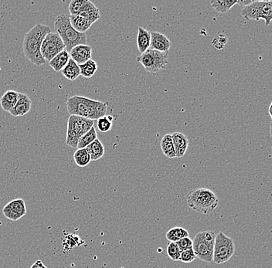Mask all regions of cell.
Instances as JSON below:
<instances>
[{
	"label": "cell",
	"instance_id": "6da1fadb",
	"mask_svg": "<svg viewBox=\"0 0 272 268\" xmlns=\"http://www.w3.org/2000/svg\"><path fill=\"white\" fill-rule=\"evenodd\" d=\"M51 33V28L44 24H37L24 36L23 50L26 58L36 66L44 65L46 60L41 54V46L46 36Z\"/></svg>",
	"mask_w": 272,
	"mask_h": 268
},
{
	"label": "cell",
	"instance_id": "7a4b0ae2",
	"mask_svg": "<svg viewBox=\"0 0 272 268\" xmlns=\"http://www.w3.org/2000/svg\"><path fill=\"white\" fill-rule=\"evenodd\" d=\"M67 107L71 115L95 121L106 116L108 104L75 95L67 99Z\"/></svg>",
	"mask_w": 272,
	"mask_h": 268
},
{
	"label": "cell",
	"instance_id": "3957f363",
	"mask_svg": "<svg viewBox=\"0 0 272 268\" xmlns=\"http://www.w3.org/2000/svg\"><path fill=\"white\" fill-rule=\"evenodd\" d=\"M54 28L56 33L64 42L68 53L76 46L87 44V34L79 33L73 27L69 15H59L55 20Z\"/></svg>",
	"mask_w": 272,
	"mask_h": 268
},
{
	"label": "cell",
	"instance_id": "277c9868",
	"mask_svg": "<svg viewBox=\"0 0 272 268\" xmlns=\"http://www.w3.org/2000/svg\"><path fill=\"white\" fill-rule=\"evenodd\" d=\"M187 200L190 208L204 215L211 214L219 203L216 194L205 188L192 189L188 194Z\"/></svg>",
	"mask_w": 272,
	"mask_h": 268
},
{
	"label": "cell",
	"instance_id": "5b68a950",
	"mask_svg": "<svg viewBox=\"0 0 272 268\" xmlns=\"http://www.w3.org/2000/svg\"><path fill=\"white\" fill-rule=\"evenodd\" d=\"M95 121L82 118V117L71 115L67 122V138L66 143L68 146L78 149V141L83 134L94 127Z\"/></svg>",
	"mask_w": 272,
	"mask_h": 268
},
{
	"label": "cell",
	"instance_id": "8992f818",
	"mask_svg": "<svg viewBox=\"0 0 272 268\" xmlns=\"http://www.w3.org/2000/svg\"><path fill=\"white\" fill-rule=\"evenodd\" d=\"M215 238L216 234L213 231H202L195 236L192 241V250L200 261L212 262Z\"/></svg>",
	"mask_w": 272,
	"mask_h": 268
},
{
	"label": "cell",
	"instance_id": "52a82bcc",
	"mask_svg": "<svg viewBox=\"0 0 272 268\" xmlns=\"http://www.w3.org/2000/svg\"><path fill=\"white\" fill-rule=\"evenodd\" d=\"M168 53L160 52L150 49L138 56L136 60L143 66L145 71L151 74H156L166 69L169 64Z\"/></svg>",
	"mask_w": 272,
	"mask_h": 268
},
{
	"label": "cell",
	"instance_id": "ba28073f",
	"mask_svg": "<svg viewBox=\"0 0 272 268\" xmlns=\"http://www.w3.org/2000/svg\"><path fill=\"white\" fill-rule=\"evenodd\" d=\"M235 254V244L231 238L223 232L217 234L214 243L213 261L217 265H222L231 260Z\"/></svg>",
	"mask_w": 272,
	"mask_h": 268
},
{
	"label": "cell",
	"instance_id": "9c48e42d",
	"mask_svg": "<svg viewBox=\"0 0 272 268\" xmlns=\"http://www.w3.org/2000/svg\"><path fill=\"white\" fill-rule=\"evenodd\" d=\"M242 15L247 20H265V25L269 26L272 21V1H254L242 9Z\"/></svg>",
	"mask_w": 272,
	"mask_h": 268
},
{
	"label": "cell",
	"instance_id": "30bf717a",
	"mask_svg": "<svg viewBox=\"0 0 272 268\" xmlns=\"http://www.w3.org/2000/svg\"><path fill=\"white\" fill-rule=\"evenodd\" d=\"M64 42L56 33H48L43 41L41 46V54L46 61L50 62L52 59L65 50Z\"/></svg>",
	"mask_w": 272,
	"mask_h": 268
},
{
	"label": "cell",
	"instance_id": "8fae6325",
	"mask_svg": "<svg viewBox=\"0 0 272 268\" xmlns=\"http://www.w3.org/2000/svg\"><path fill=\"white\" fill-rule=\"evenodd\" d=\"M2 214L6 219L17 221L27 214L25 201L23 199H13L4 207Z\"/></svg>",
	"mask_w": 272,
	"mask_h": 268
},
{
	"label": "cell",
	"instance_id": "7c38bea8",
	"mask_svg": "<svg viewBox=\"0 0 272 268\" xmlns=\"http://www.w3.org/2000/svg\"><path fill=\"white\" fill-rule=\"evenodd\" d=\"M71 58L74 61L76 62L78 65L83 64L85 62L91 60L92 56V48L91 46L87 44H81V45L76 46L71 50L69 53Z\"/></svg>",
	"mask_w": 272,
	"mask_h": 268
},
{
	"label": "cell",
	"instance_id": "4fadbf2b",
	"mask_svg": "<svg viewBox=\"0 0 272 268\" xmlns=\"http://www.w3.org/2000/svg\"><path fill=\"white\" fill-rule=\"evenodd\" d=\"M32 106V101L27 94L19 93V99L14 107L9 111L13 117H22L29 113Z\"/></svg>",
	"mask_w": 272,
	"mask_h": 268
},
{
	"label": "cell",
	"instance_id": "5bb4252c",
	"mask_svg": "<svg viewBox=\"0 0 272 268\" xmlns=\"http://www.w3.org/2000/svg\"><path fill=\"white\" fill-rule=\"evenodd\" d=\"M170 40L165 35L159 32L151 33L150 49L156 50L160 52H169L171 48Z\"/></svg>",
	"mask_w": 272,
	"mask_h": 268
},
{
	"label": "cell",
	"instance_id": "9a60e30c",
	"mask_svg": "<svg viewBox=\"0 0 272 268\" xmlns=\"http://www.w3.org/2000/svg\"><path fill=\"white\" fill-rule=\"evenodd\" d=\"M171 134L174 145L176 158L184 157L189 146V140L187 136L181 133H174Z\"/></svg>",
	"mask_w": 272,
	"mask_h": 268
},
{
	"label": "cell",
	"instance_id": "2e32d148",
	"mask_svg": "<svg viewBox=\"0 0 272 268\" xmlns=\"http://www.w3.org/2000/svg\"><path fill=\"white\" fill-rule=\"evenodd\" d=\"M151 45V33L147 29L144 28H138V34H137V47L138 51L141 54L150 48Z\"/></svg>",
	"mask_w": 272,
	"mask_h": 268
},
{
	"label": "cell",
	"instance_id": "e0dca14e",
	"mask_svg": "<svg viewBox=\"0 0 272 268\" xmlns=\"http://www.w3.org/2000/svg\"><path fill=\"white\" fill-rule=\"evenodd\" d=\"M18 99L19 92L12 91V90L11 91H7L4 93L2 98L0 99V105H1V107L4 111L9 112L14 107Z\"/></svg>",
	"mask_w": 272,
	"mask_h": 268
},
{
	"label": "cell",
	"instance_id": "ac0fdd59",
	"mask_svg": "<svg viewBox=\"0 0 272 268\" xmlns=\"http://www.w3.org/2000/svg\"><path fill=\"white\" fill-rule=\"evenodd\" d=\"M70 59H71L70 54L65 49L56 55V56H54L49 62V64L53 68L54 71H56V72H60L67 65Z\"/></svg>",
	"mask_w": 272,
	"mask_h": 268
},
{
	"label": "cell",
	"instance_id": "d6986e66",
	"mask_svg": "<svg viewBox=\"0 0 272 268\" xmlns=\"http://www.w3.org/2000/svg\"><path fill=\"white\" fill-rule=\"evenodd\" d=\"M70 20L73 27L75 28L78 32L82 33H85L86 31L88 30L92 26L93 23L85 17H82L80 15L76 16H70Z\"/></svg>",
	"mask_w": 272,
	"mask_h": 268
},
{
	"label": "cell",
	"instance_id": "ffe728a7",
	"mask_svg": "<svg viewBox=\"0 0 272 268\" xmlns=\"http://www.w3.org/2000/svg\"><path fill=\"white\" fill-rule=\"evenodd\" d=\"M79 15L82 17H85L86 19L91 21L93 24H95L96 21H98L101 18V13L99 9L95 6V4L91 1H88V0H87V4L83 8L82 13Z\"/></svg>",
	"mask_w": 272,
	"mask_h": 268
},
{
	"label": "cell",
	"instance_id": "44dd1931",
	"mask_svg": "<svg viewBox=\"0 0 272 268\" xmlns=\"http://www.w3.org/2000/svg\"><path fill=\"white\" fill-rule=\"evenodd\" d=\"M162 152L168 159H175L176 158L175 152L174 145L172 141V134H167L163 137L160 142Z\"/></svg>",
	"mask_w": 272,
	"mask_h": 268
},
{
	"label": "cell",
	"instance_id": "7402d4cb",
	"mask_svg": "<svg viewBox=\"0 0 272 268\" xmlns=\"http://www.w3.org/2000/svg\"><path fill=\"white\" fill-rule=\"evenodd\" d=\"M60 72H61L62 75L67 78V80H71V81L78 79V77L81 75V70L79 65L71 58L70 59L64 69L62 70Z\"/></svg>",
	"mask_w": 272,
	"mask_h": 268
},
{
	"label": "cell",
	"instance_id": "603a6c76",
	"mask_svg": "<svg viewBox=\"0 0 272 268\" xmlns=\"http://www.w3.org/2000/svg\"><path fill=\"white\" fill-rule=\"evenodd\" d=\"M86 149L91 156V161H97V160H100L101 158L103 157L105 155V147L101 142L100 140L98 138L93 141L92 143L90 144L86 148Z\"/></svg>",
	"mask_w": 272,
	"mask_h": 268
},
{
	"label": "cell",
	"instance_id": "cb8c5ba5",
	"mask_svg": "<svg viewBox=\"0 0 272 268\" xmlns=\"http://www.w3.org/2000/svg\"><path fill=\"white\" fill-rule=\"evenodd\" d=\"M211 6L217 12L219 13H225L238 4V0H216L211 1Z\"/></svg>",
	"mask_w": 272,
	"mask_h": 268
},
{
	"label": "cell",
	"instance_id": "d4e9b609",
	"mask_svg": "<svg viewBox=\"0 0 272 268\" xmlns=\"http://www.w3.org/2000/svg\"><path fill=\"white\" fill-rule=\"evenodd\" d=\"M187 237H189V232L183 227H173L170 229L165 235V238L168 241L174 243Z\"/></svg>",
	"mask_w": 272,
	"mask_h": 268
},
{
	"label": "cell",
	"instance_id": "484cf974",
	"mask_svg": "<svg viewBox=\"0 0 272 268\" xmlns=\"http://www.w3.org/2000/svg\"><path fill=\"white\" fill-rule=\"evenodd\" d=\"M79 67L81 70V75L85 78H92L98 71V64L92 59L85 62L84 64H81Z\"/></svg>",
	"mask_w": 272,
	"mask_h": 268
},
{
	"label": "cell",
	"instance_id": "4316f807",
	"mask_svg": "<svg viewBox=\"0 0 272 268\" xmlns=\"http://www.w3.org/2000/svg\"><path fill=\"white\" fill-rule=\"evenodd\" d=\"M75 163L79 167H85L91 161V156L86 149H78L74 154Z\"/></svg>",
	"mask_w": 272,
	"mask_h": 268
},
{
	"label": "cell",
	"instance_id": "83f0119b",
	"mask_svg": "<svg viewBox=\"0 0 272 268\" xmlns=\"http://www.w3.org/2000/svg\"><path fill=\"white\" fill-rule=\"evenodd\" d=\"M97 136H98V134H97L96 129H95V126H94L85 134H83L82 138H81V139L79 140L78 149H86L90 144L92 143L93 141L98 138Z\"/></svg>",
	"mask_w": 272,
	"mask_h": 268
},
{
	"label": "cell",
	"instance_id": "f1b7e54d",
	"mask_svg": "<svg viewBox=\"0 0 272 268\" xmlns=\"http://www.w3.org/2000/svg\"><path fill=\"white\" fill-rule=\"evenodd\" d=\"M87 0H72L69 4L70 16H76L82 13L83 8L87 4Z\"/></svg>",
	"mask_w": 272,
	"mask_h": 268
},
{
	"label": "cell",
	"instance_id": "f546056e",
	"mask_svg": "<svg viewBox=\"0 0 272 268\" xmlns=\"http://www.w3.org/2000/svg\"><path fill=\"white\" fill-rule=\"evenodd\" d=\"M113 117L111 115L104 116L98 120V129L101 133H108L112 128Z\"/></svg>",
	"mask_w": 272,
	"mask_h": 268
},
{
	"label": "cell",
	"instance_id": "4dcf8cb0",
	"mask_svg": "<svg viewBox=\"0 0 272 268\" xmlns=\"http://www.w3.org/2000/svg\"><path fill=\"white\" fill-rule=\"evenodd\" d=\"M167 254L172 261H180L181 250L174 242H169L167 245Z\"/></svg>",
	"mask_w": 272,
	"mask_h": 268
},
{
	"label": "cell",
	"instance_id": "1f68e13d",
	"mask_svg": "<svg viewBox=\"0 0 272 268\" xmlns=\"http://www.w3.org/2000/svg\"><path fill=\"white\" fill-rule=\"evenodd\" d=\"M227 43V37L223 34H218L214 37L212 40V45L214 46L216 49L222 50L224 48L225 46Z\"/></svg>",
	"mask_w": 272,
	"mask_h": 268
},
{
	"label": "cell",
	"instance_id": "d6a6232c",
	"mask_svg": "<svg viewBox=\"0 0 272 268\" xmlns=\"http://www.w3.org/2000/svg\"><path fill=\"white\" fill-rule=\"evenodd\" d=\"M196 258V254H194V251H193L192 248L190 249V250L182 251L180 261L184 263H191L194 261Z\"/></svg>",
	"mask_w": 272,
	"mask_h": 268
},
{
	"label": "cell",
	"instance_id": "836d02e7",
	"mask_svg": "<svg viewBox=\"0 0 272 268\" xmlns=\"http://www.w3.org/2000/svg\"><path fill=\"white\" fill-rule=\"evenodd\" d=\"M176 244L178 245L181 252L190 250V249L192 248V240L189 237H187V238H183V239L176 242Z\"/></svg>",
	"mask_w": 272,
	"mask_h": 268
},
{
	"label": "cell",
	"instance_id": "e575fe53",
	"mask_svg": "<svg viewBox=\"0 0 272 268\" xmlns=\"http://www.w3.org/2000/svg\"><path fill=\"white\" fill-rule=\"evenodd\" d=\"M30 268H48L47 266H45L44 263L42 262V261L39 260V261H36V262L33 264L32 266L30 267Z\"/></svg>",
	"mask_w": 272,
	"mask_h": 268
},
{
	"label": "cell",
	"instance_id": "d590c367",
	"mask_svg": "<svg viewBox=\"0 0 272 268\" xmlns=\"http://www.w3.org/2000/svg\"><path fill=\"white\" fill-rule=\"evenodd\" d=\"M254 2V0H239L238 1V4L241 5L242 6H247Z\"/></svg>",
	"mask_w": 272,
	"mask_h": 268
},
{
	"label": "cell",
	"instance_id": "8d00e7d4",
	"mask_svg": "<svg viewBox=\"0 0 272 268\" xmlns=\"http://www.w3.org/2000/svg\"><path fill=\"white\" fill-rule=\"evenodd\" d=\"M269 114H270L271 118H272V103H271L270 106H269Z\"/></svg>",
	"mask_w": 272,
	"mask_h": 268
},
{
	"label": "cell",
	"instance_id": "74e56055",
	"mask_svg": "<svg viewBox=\"0 0 272 268\" xmlns=\"http://www.w3.org/2000/svg\"><path fill=\"white\" fill-rule=\"evenodd\" d=\"M270 133H271V135L272 136V124H271V125H270Z\"/></svg>",
	"mask_w": 272,
	"mask_h": 268
}]
</instances>
